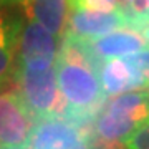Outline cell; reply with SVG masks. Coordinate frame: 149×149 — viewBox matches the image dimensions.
<instances>
[{
  "label": "cell",
  "instance_id": "6da1fadb",
  "mask_svg": "<svg viewBox=\"0 0 149 149\" xmlns=\"http://www.w3.org/2000/svg\"><path fill=\"white\" fill-rule=\"evenodd\" d=\"M17 81L22 101L32 116L45 119L63 113L65 100L56 81V63L35 61L17 65Z\"/></svg>",
  "mask_w": 149,
  "mask_h": 149
},
{
  "label": "cell",
  "instance_id": "7a4b0ae2",
  "mask_svg": "<svg viewBox=\"0 0 149 149\" xmlns=\"http://www.w3.org/2000/svg\"><path fill=\"white\" fill-rule=\"evenodd\" d=\"M149 118V90L116 96L96 119V133L109 143L123 141Z\"/></svg>",
  "mask_w": 149,
  "mask_h": 149
},
{
  "label": "cell",
  "instance_id": "3957f363",
  "mask_svg": "<svg viewBox=\"0 0 149 149\" xmlns=\"http://www.w3.org/2000/svg\"><path fill=\"white\" fill-rule=\"evenodd\" d=\"M33 126L32 113L20 95L0 93V146H23L28 143Z\"/></svg>",
  "mask_w": 149,
  "mask_h": 149
},
{
  "label": "cell",
  "instance_id": "277c9868",
  "mask_svg": "<svg viewBox=\"0 0 149 149\" xmlns=\"http://www.w3.org/2000/svg\"><path fill=\"white\" fill-rule=\"evenodd\" d=\"M28 149H90L80 129L58 118H45L33 126Z\"/></svg>",
  "mask_w": 149,
  "mask_h": 149
},
{
  "label": "cell",
  "instance_id": "5b68a950",
  "mask_svg": "<svg viewBox=\"0 0 149 149\" xmlns=\"http://www.w3.org/2000/svg\"><path fill=\"white\" fill-rule=\"evenodd\" d=\"M58 38L45 28L30 20L18 32L17 40V65L50 61L56 63L58 60Z\"/></svg>",
  "mask_w": 149,
  "mask_h": 149
},
{
  "label": "cell",
  "instance_id": "8992f818",
  "mask_svg": "<svg viewBox=\"0 0 149 149\" xmlns=\"http://www.w3.org/2000/svg\"><path fill=\"white\" fill-rule=\"evenodd\" d=\"M119 28H131L128 17L123 13L121 8L114 12L71 10L66 32L83 40H95Z\"/></svg>",
  "mask_w": 149,
  "mask_h": 149
},
{
  "label": "cell",
  "instance_id": "52a82bcc",
  "mask_svg": "<svg viewBox=\"0 0 149 149\" xmlns=\"http://www.w3.org/2000/svg\"><path fill=\"white\" fill-rule=\"evenodd\" d=\"M98 76L103 91L109 96H119L146 86L141 71L126 58H111L101 61Z\"/></svg>",
  "mask_w": 149,
  "mask_h": 149
},
{
  "label": "cell",
  "instance_id": "ba28073f",
  "mask_svg": "<svg viewBox=\"0 0 149 149\" xmlns=\"http://www.w3.org/2000/svg\"><path fill=\"white\" fill-rule=\"evenodd\" d=\"M91 52L98 60H111L119 56H129L146 50L149 43L143 37V33L131 28H119L104 37L88 40Z\"/></svg>",
  "mask_w": 149,
  "mask_h": 149
},
{
  "label": "cell",
  "instance_id": "9c48e42d",
  "mask_svg": "<svg viewBox=\"0 0 149 149\" xmlns=\"http://www.w3.org/2000/svg\"><path fill=\"white\" fill-rule=\"evenodd\" d=\"M30 20L40 23L45 30L61 38L70 18V0H23Z\"/></svg>",
  "mask_w": 149,
  "mask_h": 149
},
{
  "label": "cell",
  "instance_id": "30bf717a",
  "mask_svg": "<svg viewBox=\"0 0 149 149\" xmlns=\"http://www.w3.org/2000/svg\"><path fill=\"white\" fill-rule=\"evenodd\" d=\"M18 32V22L0 15V86L8 83L13 73Z\"/></svg>",
  "mask_w": 149,
  "mask_h": 149
},
{
  "label": "cell",
  "instance_id": "8fae6325",
  "mask_svg": "<svg viewBox=\"0 0 149 149\" xmlns=\"http://www.w3.org/2000/svg\"><path fill=\"white\" fill-rule=\"evenodd\" d=\"M121 10L128 17L129 27L144 28L149 25V0H124Z\"/></svg>",
  "mask_w": 149,
  "mask_h": 149
},
{
  "label": "cell",
  "instance_id": "7c38bea8",
  "mask_svg": "<svg viewBox=\"0 0 149 149\" xmlns=\"http://www.w3.org/2000/svg\"><path fill=\"white\" fill-rule=\"evenodd\" d=\"M124 149H149V118L123 139Z\"/></svg>",
  "mask_w": 149,
  "mask_h": 149
},
{
  "label": "cell",
  "instance_id": "4fadbf2b",
  "mask_svg": "<svg viewBox=\"0 0 149 149\" xmlns=\"http://www.w3.org/2000/svg\"><path fill=\"white\" fill-rule=\"evenodd\" d=\"M71 10L114 12L119 10V0H70Z\"/></svg>",
  "mask_w": 149,
  "mask_h": 149
},
{
  "label": "cell",
  "instance_id": "5bb4252c",
  "mask_svg": "<svg viewBox=\"0 0 149 149\" xmlns=\"http://www.w3.org/2000/svg\"><path fill=\"white\" fill-rule=\"evenodd\" d=\"M124 58L128 61H131L141 71L144 81H146V86H149V48L141 50V52H138L134 55H129V56H124Z\"/></svg>",
  "mask_w": 149,
  "mask_h": 149
},
{
  "label": "cell",
  "instance_id": "9a60e30c",
  "mask_svg": "<svg viewBox=\"0 0 149 149\" xmlns=\"http://www.w3.org/2000/svg\"><path fill=\"white\" fill-rule=\"evenodd\" d=\"M0 149H27L23 146H0Z\"/></svg>",
  "mask_w": 149,
  "mask_h": 149
},
{
  "label": "cell",
  "instance_id": "2e32d148",
  "mask_svg": "<svg viewBox=\"0 0 149 149\" xmlns=\"http://www.w3.org/2000/svg\"><path fill=\"white\" fill-rule=\"evenodd\" d=\"M143 37L146 38V42L149 43V27H146V28H143Z\"/></svg>",
  "mask_w": 149,
  "mask_h": 149
},
{
  "label": "cell",
  "instance_id": "e0dca14e",
  "mask_svg": "<svg viewBox=\"0 0 149 149\" xmlns=\"http://www.w3.org/2000/svg\"><path fill=\"white\" fill-rule=\"evenodd\" d=\"M2 3H3V0H0V7H2Z\"/></svg>",
  "mask_w": 149,
  "mask_h": 149
},
{
  "label": "cell",
  "instance_id": "ac0fdd59",
  "mask_svg": "<svg viewBox=\"0 0 149 149\" xmlns=\"http://www.w3.org/2000/svg\"><path fill=\"white\" fill-rule=\"evenodd\" d=\"M22 2H23V0H22Z\"/></svg>",
  "mask_w": 149,
  "mask_h": 149
}]
</instances>
